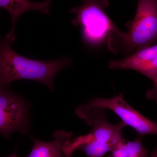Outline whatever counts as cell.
<instances>
[{
    "mask_svg": "<svg viewBox=\"0 0 157 157\" xmlns=\"http://www.w3.org/2000/svg\"><path fill=\"white\" fill-rule=\"evenodd\" d=\"M11 44L6 37L0 36V90L13 82L28 79L45 85L52 91L55 90L56 76L71 66L72 59L65 57L51 61L27 58L14 51Z\"/></svg>",
    "mask_w": 157,
    "mask_h": 157,
    "instance_id": "cell-1",
    "label": "cell"
},
{
    "mask_svg": "<svg viewBox=\"0 0 157 157\" xmlns=\"http://www.w3.org/2000/svg\"><path fill=\"white\" fill-rule=\"evenodd\" d=\"M128 32L107 39L113 53L127 56L157 42V0H138L134 19L126 24Z\"/></svg>",
    "mask_w": 157,
    "mask_h": 157,
    "instance_id": "cell-2",
    "label": "cell"
},
{
    "mask_svg": "<svg viewBox=\"0 0 157 157\" xmlns=\"http://www.w3.org/2000/svg\"><path fill=\"white\" fill-rule=\"evenodd\" d=\"M105 109L96 108L80 117L93 128L86 136L72 141L70 147L73 151H81L86 157H104L123 140L122 131L126 125L122 121L117 124L109 123Z\"/></svg>",
    "mask_w": 157,
    "mask_h": 157,
    "instance_id": "cell-3",
    "label": "cell"
},
{
    "mask_svg": "<svg viewBox=\"0 0 157 157\" xmlns=\"http://www.w3.org/2000/svg\"><path fill=\"white\" fill-rule=\"evenodd\" d=\"M82 4L70 10L75 15L73 25L80 26L85 42L89 45L101 44L106 38L119 37L123 32L117 28L106 14L107 0H82Z\"/></svg>",
    "mask_w": 157,
    "mask_h": 157,
    "instance_id": "cell-4",
    "label": "cell"
},
{
    "mask_svg": "<svg viewBox=\"0 0 157 157\" xmlns=\"http://www.w3.org/2000/svg\"><path fill=\"white\" fill-rule=\"evenodd\" d=\"M111 110L127 125L135 129L140 136L147 135H157V124L150 120L136 111L125 101L123 93L112 98H95L76 107L75 113L78 117L96 108Z\"/></svg>",
    "mask_w": 157,
    "mask_h": 157,
    "instance_id": "cell-5",
    "label": "cell"
},
{
    "mask_svg": "<svg viewBox=\"0 0 157 157\" xmlns=\"http://www.w3.org/2000/svg\"><path fill=\"white\" fill-rule=\"evenodd\" d=\"M28 108L23 100L9 90H0V134L7 138L18 132L28 133L29 126Z\"/></svg>",
    "mask_w": 157,
    "mask_h": 157,
    "instance_id": "cell-6",
    "label": "cell"
},
{
    "mask_svg": "<svg viewBox=\"0 0 157 157\" xmlns=\"http://www.w3.org/2000/svg\"><path fill=\"white\" fill-rule=\"evenodd\" d=\"M108 66L112 70H135L156 82L157 44L137 50L123 59L110 60Z\"/></svg>",
    "mask_w": 157,
    "mask_h": 157,
    "instance_id": "cell-7",
    "label": "cell"
},
{
    "mask_svg": "<svg viewBox=\"0 0 157 157\" xmlns=\"http://www.w3.org/2000/svg\"><path fill=\"white\" fill-rule=\"evenodd\" d=\"M72 132L59 130L53 134V140L44 142L31 137L34 142L28 157H67V148L71 142Z\"/></svg>",
    "mask_w": 157,
    "mask_h": 157,
    "instance_id": "cell-8",
    "label": "cell"
},
{
    "mask_svg": "<svg viewBox=\"0 0 157 157\" xmlns=\"http://www.w3.org/2000/svg\"><path fill=\"white\" fill-rule=\"evenodd\" d=\"M52 1L45 0L36 3L29 0H0V8L7 10L11 15V28L6 37L11 43L15 41V29L18 17L26 11L36 10L49 14Z\"/></svg>",
    "mask_w": 157,
    "mask_h": 157,
    "instance_id": "cell-9",
    "label": "cell"
},
{
    "mask_svg": "<svg viewBox=\"0 0 157 157\" xmlns=\"http://www.w3.org/2000/svg\"><path fill=\"white\" fill-rule=\"evenodd\" d=\"M110 153L107 157H148L149 155L140 137L132 141L124 139Z\"/></svg>",
    "mask_w": 157,
    "mask_h": 157,
    "instance_id": "cell-10",
    "label": "cell"
},
{
    "mask_svg": "<svg viewBox=\"0 0 157 157\" xmlns=\"http://www.w3.org/2000/svg\"><path fill=\"white\" fill-rule=\"evenodd\" d=\"M145 96L149 100H155L157 104V82H153L152 88L147 91Z\"/></svg>",
    "mask_w": 157,
    "mask_h": 157,
    "instance_id": "cell-11",
    "label": "cell"
},
{
    "mask_svg": "<svg viewBox=\"0 0 157 157\" xmlns=\"http://www.w3.org/2000/svg\"><path fill=\"white\" fill-rule=\"evenodd\" d=\"M150 157H157V146L153 150Z\"/></svg>",
    "mask_w": 157,
    "mask_h": 157,
    "instance_id": "cell-12",
    "label": "cell"
},
{
    "mask_svg": "<svg viewBox=\"0 0 157 157\" xmlns=\"http://www.w3.org/2000/svg\"><path fill=\"white\" fill-rule=\"evenodd\" d=\"M8 157H18L17 154V150H16L14 153H13L12 155H11L9 156Z\"/></svg>",
    "mask_w": 157,
    "mask_h": 157,
    "instance_id": "cell-13",
    "label": "cell"
},
{
    "mask_svg": "<svg viewBox=\"0 0 157 157\" xmlns=\"http://www.w3.org/2000/svg\"><path fill=\"white\" fill-rule=\"evenodd\" d=\"M156 123H157V122H156Z\"/></svg>",
    "mask_w": 157,
    "mask_h": 157,
    "instance_id": "cell-14",
    "label": "cell"
}]
</instances>
